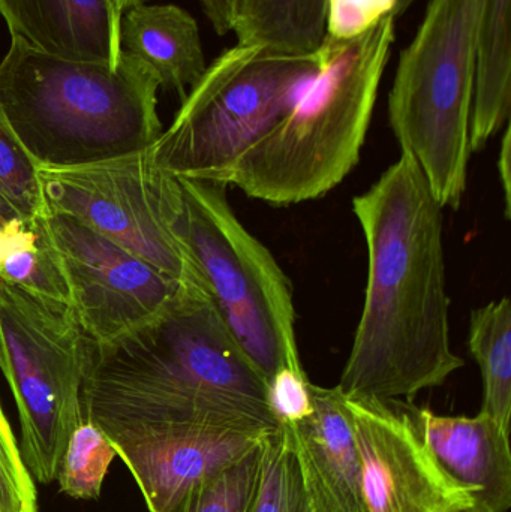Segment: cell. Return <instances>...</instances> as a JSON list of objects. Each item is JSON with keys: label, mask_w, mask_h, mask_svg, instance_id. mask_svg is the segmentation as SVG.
<instances>
[{"label": "cell", "mask_w": 511, "mask_h": 512, "mask_svg": "<svg viewBox=\"0 0 511 512\" xmlns=\"http://www.w3.org/2000/svg\"><path fill=\"white\" fill-rule=\"evenodd\" d=\"M368 283L339 379L347 397L413 402L465 366L450 342L443 207L408 153L353 200Z\"/></svg>", "instance_id": "obj_1"}, {"label": "cell", "mask_w": 511, "mask_h": 512, "mask_svg": "<svg viewBox=\"0 0 511 512\" xmlns=\"http://www.w3.org/2000/svg\"><path fill=\"white\" fill-rule=\"evenodd\" d=\"M81 403L110 441L165 427L279 429L267 379L195 285L144 327L89 340Z\"/></svg>", "instance_id": "obj_2"}, {"label": "cell", "mask_w": 511, "mask_h": 512, "mask_svg": "<svg viewBox=\"0 0 511 512\" xmlns=\"http://www.w3.org/2000/svg\"><path fill=\"white\" fill-rule=\"evenodd\" d=\"M158 75L123 51L119 65L69 59L11 38L0 105L36 168H69L149 149L162 134Z\"/></svg>", "instance_id": "obj_3"}, {"label": "cell", "mask_w": 511, "mask_h": 512, "mask_svg": "<svg viewBox=\"0 0 511 512\" xmlns=\"http://www.w3.org/2000/svg\"><path fill=\"white\" fill-rule=\"evenodd\" d=\"M395 26L387 18L356 41L323 42L314 80L234 161L224 185L273 206L317 200L335 189L359 164Z\"/></svg>", "instance_id": "obj_4"}, {"label": "cell", "mask_w": 511, "mask_h": 512, "mask_svg": "<svg viewBox=\"0 0 511 512\" xmlns=\"http://www.w3.org/2000/svg\"><path fill=\"white\" fill-rule=\"evenodd\" d=\"M486 0H431L389 95L393 134L441 207L467 191L477 33Z\"/></svg>", "instance_id": "obj_5"}, {"label": "cell", "mask_w": 511, "mask_h": 512, "mask_svg": "<svg viewBox=\"0 0 511 512\" xmlns=\"http://www.w3.org/2000/svg\"><path fill=\"white\" fill-rule=\"evenodd\" d=\"M318 68V53L234 45L189 90L153 144V159L179 179L224 185L234 161L293 107Z\"/></svg>", "instance_id": "obj_6"}, {"label": "cell", "mask_w": 511, "mask_h": 512, "mask_svg": "<svg viewBox=\"0 0 511 512\" xmlns=\"http://www.w3.org/2000/svg\"><path fill=\"white\" fill-rule=\"evenodd\" d=\"M179 179V177H177ZM180 237L222 321L264 378L303 372L290 279L231 209L219 183L179 179Z\"/></svg>", "instance_id": "obj_7"}, {"label": "cell", "mask_w": 511, "mask_h": 512, "mask_svg": "<svg viewBox=\"0 0 511 512\" xmlns=\"http://www.w3.org/2000/svg\"><path fill=\"white\" fill-rule=\"evenodd\" d=\"M84 334L71 306L0 279V372L20 418V450L33 480L54 483L71 433L84 421Z\"/></svg>", "instance_id": "obj_8"}, {"label": "cell", "mask_w": 511, "mask_h": 512, "mask_svg": "<svg viewBox=\"0 0 511 512\" xmlns=\"http://www.w3.org/2000/svg\"><path fill=\"white\" fill-rule=\"evenodd\" d=\"M36 171L45 212L68 216L165 276L204 288L180 237V180L156 164L152 147L95 164Z\"/></svg>", "instance_id": "obj_9"}, {"label": "cell", "mask_w": 511, "mask_h": 512, "mask_svg": "<svg viewBox=\"0 0 511 512\" xmlns=\"http://www.w3.org/2000/svg\"><path fill=\"white\" fill-rule=\"evenodd\" d=\"M45 213L71 309L90 342L110 343L144 327L185 286L80 222Z\"/></svg>", "instance_id": "obj_10"}, {"label": "cell", "mask_w": 511, "mask_h": 512, "mask_svg": "<svg viewBox=\"0 0 511 512\" xmlns=\"http://www.w3.org/2000/svg\"><path fill=\"white\" fill-rule=\"evenodd\" d=\"M366 512H468V493L443 471L404 402L345 396Z\"/></svg>", "instance_id": "obj_11"}, {"label": "cell", "mask_w": 511, "mask_h": 512, "mask_svg": "<svg viewBox=\"0 0 511 512\" xmlns=\"http://www.w3.org/2000/svg\"><path fill=\"white\" fill-rule=\"evenodd\" d=\"M272 432L225 427H165L111 441L149 512H168Z\"/></svg>", "instance_id": "obj_12"}, {"label": "cell", "mask_w": 511, "mask_h": 512, "mask_svg": "<svg viewBox=\"0 0 511 512\" xmlns=\"http://www.w3.org/2000/svg\"><path fill=\"white\" fill-rule=\"evenodd\" d=\"M312 414L288 430L311 512H366L353 421L338 385L311 382Z\"/></svg>", "instance_id": "obj_13"}, {"label": "cell", "mask_w": 511, "mask_h": 512, "mask_svg": "<svg viewBox=\"0 0 511 512\" xmlns=\"http://www.w3.org/2000/svg\"><path fill=\"white\" fill-rule=\"evenodd\" d=\"M407 411L438 465L470 496L468 512L510 510V435L497 421L482 412L444 417L411 405Z\"/></svg>", "instance_id": "obj_14"}, {"label": "cell", "mask_w": 511, "mask_h": 512, "mask_svg": "<svg viewBox=\"0 0 511 512\" xmlns=\"http://www.w3.org/2000/svg\"><path fill=\"white\" fill-rule=\"evenodd\" d=\"M11 38L69 59L119 65L120 20L114 0H0Z\"/></svg>", "instance_id": "obj_15"}, {"label": "cell", "mask_w": 511, "mask_h": 512, "mask_svg": "<svg viewBox=\"0 0 511 512\" xmlns=\"http://www.w3.org/2000/svg\"><path fill=\"white\" fill-rule=\"evenodd\" d=\"M120 44L158 75L161 89L180 101L206 72L197 21L176 5L132 6L120 20Z\"/></svg>", "instance_id": "obj_16"}, {"label": "cell", "mask_w": 511, "mask_h": 512, "mask_svg": "<svg viewBox=\"0 0 511 512\" xmlns=\"http://www.w3.org/2000/svg\"><path fill=\"white\" fill-rule=\"evenodd\" d=\"M511 0H486L477 33L470 147L479 152L509 123L511 105Z\"/></svg>", "instance_id": "obj_17"}, {"label": "cell", "mask_w": 511, "mask_h": 512, "mask_svg": "<svg viewBox=\"0 0 511 512\" xmlns=\"http://www.w3.org/2000/svg\"><path fill=\"white\" fill-rule=\"evenodd\" d=\"M233 32L237 44L270 53L315 54L326 36V0H240Z\"/></svg>", "instance_id": "obj_18"}, {"label": "cell", "mask_w": 511, "mask_h": 512, "mask_svg": "<svg viewBox=\"0 0 511 512\" xmlns=\"http://www.w3.org/2000/svg\"><path fill=\"white\" fill-rule=\"evenodd\" d=\"M5 256L0 279L30 294L71 306L68 282L51 239L47 213L17 218L3 227Z\"/></svg>", "instance_id": "obj_19"}, {"label": "cell", "mask_w": 511, "mask_h": 512, "mask_svg": "<svg viewBox=\"0 0 511 512\" xmlns=\"http://www.w3.org/2000/svg\"><path fill=\"white\" fill-rule=\"evenodd\" d=\"M468 346L482 373L480 412L510 435L511 420V303L509 297L491 301L471 312Z\"/></svg>", "instance_id": "obj_20"}, {"label": "cell", "mask_w": 511, "mask_h": 512, "mask_svg": "<svg viewBox=\"0 0 511 512\" xmlns=\"http://www.w3.org/2000/svg\"><path fill=\"white\" fill-rule=\"evenodd\" d=\"M264 439L266 436L227 468L192 487L168 512H252L263 477Z\"/></svg>", "instance_id": "obj_21"}, {"label": "cell", "mask_w": 511, "mask_h": 512, "mask_svg": "<svg viewBox=\"0 0 511 512\" xmlns=\"http://www.w3.org/2000/svg\"><path fill=\"white\" fill-rule=\"evenodd\" d=\"M116 457V450L101 427L84 418L69 436L60 460L56 480L60 492L77 501L98 499Z\"/></svg>", "instance_id": "obj_22"}, {"label": "cell", "mask_w": 511, "mask_h": 512, "mask_svg": "<svg viewBox=\"0 0 511 512\" xmlns=\"http://www.w3.org/2000/svg\"><path fill=\"white\" fill-rule=\"evenodd\" d=\"M252 512H311L290 435L284 426L264 439L263 477Z\"/></svg>", "instance_id": "obj_23"}, {"label": "cell", "mask_w": 511, "mask_h": 512, "mask_svg": "<svg viewBox=\"0 0 511 512\" xmlns=\"http://www.w3.org/2000/svg\"><path fill=\"white\" fill-rule=\"evenodd\" d=\"M0 194L23 218L45 213L35 164L15 137L0 105Z\"/></svg>", "instance_id": "obj_24"}, {"label": "cell", "mask_w": 511, "mask_h": 512, "mask_svg": "<svg viewBox=\"0 0 511 512\" xmlns=\"http://www.w3.org/2000/svg\"><path fill=\"white\" fill-rule=\"evenodd\" d=\"M417 0H326L327 44H347L387 18H398Z\"/></svg>", "instance_id": "obj_25"}, {"label": "cell", "mask_w": 511, "mask_h": 512, "mask_svg": "<svg viewBox=\"0 0 511 512\" xmlns=\"http://www.w3.org/2000/svg\"><path fill=\"white\" fill-rule=\"evenodd\" d=\"M0 512H39L38 492L0 403Z\"/></svg>", "instance_id": "obj_26"}, {"label": "cell", "mask_w": 511, "mask_h": 512, "mask_svg": "<svg viewBox=\"0 0 511 512\" xmlns=\"http://www.w3.org/2000/svg\"><path fill=\"white\" fill-rule=\"evenodd\" d=\"M267 400L279 426L296 424L312 414L311 381L305 370L285 369L276 372L267 384Z\"/></svg>", "instance_id": "obj_27"}, {"label": "cell", "mask_w": 511, "mask_h": 512, "mask_svg": "<svg viewBox=\"0 0 511 512\" xmlns=\"http://www.w3.org/2000/svg\"><path fill=\"white\" fill-rule=\"evenodd\" d=\"M240 0H200L204 14L219 36L233 32Z\"/></svg>", "instance_id": "obj_28"}, {"label": "cell", "mask_w": 511, "mask_h": 512, "mask_svg": "<svg viewBox=\"0 0 511 512\" xmlns=\"http://www.w3.org/2000/svg\"><path fill=\"white\" fill-rule=\"evenodd\" d=\"M511 131L510 123L504 126L501 140L500 156H498V173H500L501 188L504 195V215L507 221L511 218Z\"/></svg>", "instance_id": "obj_29"}, {"label": "cell", "mask_w": 511, "mask_h": 512, "mask_svg": "<svg viewBox=\"0 0 511 512\" xmlns=\"http://www.w3.org/2000/svg\"><path fill=\"white\" fill-rule=\"evenodd\" d=\"M23 218L14 206L0 194V228L8 225L14 219Z\"/></svg>", "instance_id": "obj_30"}, {"label": "cell", "mask_w": 511, "mask_h": 512, "mask_svg": "<svg viewBox=\"0 0 511 512\" xmlns=\"http://www.w3.org/2000/svg\"><path fill=\"white\" fill-rule=\"evenodd\" d=\"M116 2L117 9H119L120 14H125L128 9H131L132 6L141 5V0H114Z\"/></svg>", "instance_id": "obj_31"}, {"label": "cell", "mask_w": 511, "mask_h": 512, "mask_svg": "<svg viewBox=\"0 0 511 512\" xmlns=\"http://www.w3.org/2000/svg\"><path fill=\"white\" fill-rule=\"evenodd\" d=\"M3 256H5V233H3V228H0V264H2Z\"/></svg>", "instance_id": "obj_32"}, {"label": "cell", "mask_w": 511, "mask_h": 512, "mask_svg": "<svg viewBox=\"0 0 511 512\" xmlns=\"http://www.w3.org/2000/svg\"><path fill=\"white\" fill-rule=\"evenodd\" d=\"M141 2H143V3H144V0H141Z\"/></svg>", "instance_id": "obj_33"}]
</instances>
